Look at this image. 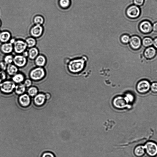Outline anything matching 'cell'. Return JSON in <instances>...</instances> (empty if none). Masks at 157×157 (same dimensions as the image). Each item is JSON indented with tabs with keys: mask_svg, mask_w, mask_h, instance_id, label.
Returning <instances> with one entry per match:
<instances>
[{
	"mask_svg": "<svg viewBox=\"0 0 157 157\" xmlns=\"http://www.w3.org/2000/svg\"><path fill=\"white\" fill-rule=\"evenodd\" d=\"M86 61V58H85L71 60L68 64L69 70L73 73H79L84 69Z\"/></svg>",
	"mask_w": 157,
	"mask_h": 157,
	"instance_id": "1",
	"label": "cell"
},
{
	"mask_svg": "<svg viewBox=\"0 0 157 157\" xmlns=\"http://www.w3.org/2000/svg\"><path fill=\"white\" fill-rule=\"evenodd\" d=\"M46 76V72L44 67H37L32 69L29 73L30 79L34 81L43 80Z\"/></svg>",
	"mask_w": 157,
	"mask_h": 157,
	"instance_id": "2",
	"label": "cell"
},
{
	"mask_svg": "<svg viewBox=\"0 0 157 157\" xmlns=\"http://www.w3.org/2000/svg\"><path fill=\"white\" fill-rule=\"evenodd\" d=\"M16 85L12 80H6L0 85V91L6 95L11 94L14 92Z\"/></svg>",
	"mask_w": 157,
	"mask_h": 157,
	"instance_id": "3",
	"label": "cell"
},
{
	"mask_svg": "<svg viewBox=\"0 0 157 157\" xmlns=\"http://www.w3.org/2000/svg\"><path fill=\"white\" fill-rule=\"evenodd\" d=\"M151 85L149 82L146 80H142L138 82L136 88L137 91L141 94L147 93L150 88Z\"/></svg>",
	"mask_w": 157,
	"mask_h": 157,
	"instance_id": "4",
	"label": "cell"
},
{
	"mask_svg": "<svg viewBox=\"0 0 157 157\" xmlns=\"http://www.w3.org/2000/svg\"><path fill=\"white\" fill-rule=\"evenodd\" d=\"M13 44L14 51L17 54L23 53L26 50L27 47V44L25 41L21 39L16 40Z\"/></svg>",
	"mask_w": 157,
	"mask_h": 157,
	"instance_id": "5",
	"label": "cell"
},
{
	"mask_svg": "<svg viewBox=\"0 0 157 157\" xmlns=\"http://www.w3.org/2000/svg\"><path fill=\"white\" fill-rule=\"evenodd\" d=\"M18 102L21 107L26 108L29 107L31 103V97L27 93H25L19 96Z\"/></svg>",
	"mask_w": 157,
	"mask_h": 157,
	"instance_id": "6",
	"label": "cell"
},
{
	"mask_svg": "<svg viewBox=\"0 0 157 157\" xmlns=\"http://www.w3.org/2000/svg\"><path fill=\"white\" fill-rule=\"evenodd\" d=\"M148 154L152 157L157 155V145L153 142H147L144 146Z\"/></svg>",
	"mask_w": 157,
	"mask_h": 157,
	"instance_id": "7",
	"label": "cell"
},
{
	"mask_svg": "<svg viewBox=\"0 0 157 157\" xmlns=\"http://www.w3.org/2000/svg\"><path fill=\"white\" fill-rule=\"evenodd\" d=\"M27 62L26 58L24 57L23 55H16L14 57L13 63L18 68L25 67Z\"/></svg>",
	"mask_w": 157,
	"mask_h": 157,
	"instance_id": "8",
	"label": "cell"
},
{
	"mask_svg": "<svg viewBox=\"0 0 157 157\" xmlns=\"http://www.w3.org/2000/svg\"><path fill=\"white\" fill-rule=\"evenodd\" d=\"M43 31V28L42 25H35L31 28L30 30V34L33 37L38 38L41 36Z\"/></svg>",
	"mask_w": 157,
	"mask_h": 157,
	"instance_id": "9",
	"label": "cell"
},
{
	"mask_svg": "<svg viewBox=\"0 0 157 157\" xmlns=\"http://www.w3.org/2000/svg\"><path fill=\"white\" fill-rule=\"evenodd\" d=\"M46 100L45 94L39 93L33 98V102L35 106L37 107L43 106L45 103Z\"/></svg>",
	"mask_w": 157,
	"mask_h": 157,
	"instance_id": "10",
	"label": "cell"
},
{
	"mask_svg": "<svg viewBox=\"0 0 157 157\" xmlns=\"http://www.w3.org/2000/svg\"><path fill=\"white\" fill-rule=\"evenodd\" d=\"M140 9L136 6H132L129 7L127 10V15L131 18H136L140 14Z\"/></svg>",
	"mask_w": 157,
	"mask_h": 157,
	"instance_id": "11",
	"label": "cell"
},
{
	"mask_svg": "<svg viewBox=\"0 0 157 157\" xmlns=\"http://www.w3.org/2000/svg\"><path fill=\"white\" fill-rule=\"evenodd\" d=\"M127 104L125 98L121 96L115 98L114 101L115 107L119 109L125 108L127 107Z\"/></svg>",
	"mask_w": 157,
	"mask_h": 157,
	"instance_id": "12",
	"label": "cell"
},
{
	"mask_svg": "<svg viewBox=\"0 0 157 157\" xmlns=\"http://www.w3.org/2000/svg\"><path fill=\"white\" fill-rule=\"evenodd\" d=\"M34 63L37 67H44L47 64V59L44 55L39 54L35 59Z\"/></svg>",
	"mask_w": 157,
	"mask_h": 157,
	"instance_id": "13",
	"label": "cell"
},
{
	"mask_svg": "<svg viewBox=\"0 0 157 157\" xmlns=\"http://www.w3.org/2000/svg\"><path fill=\"white\" fill-rule=\"evenodd\" d=\"M18 69L14 64H9L7 66L5 72L7 75L12 77L18 72Z\"/></svg>",
	"mask_w": 157,
	"mask_h": 157,
	"instance_id": "14",
	"label": "cell"
},
{
	"mask_svg": "<svg viewBox=\"0 0 157 157\" xmlns=\"http://www.w3.org/2000/svg\"><path fill=\"white\" fill-rule=\"evenodd\" d=\"M130 42L131 47L135 49L139 48L141 45L140 38L137 36L132 37L130 39Z\"/></svg>",
	"mask_w": 157,
	"mask_h": 157,
	"instance_id": "15",
	"label": "cell"
},
{
	"mask_svg": "<svg viewBox=\"0 0 157 157\" xmlns=\"http://www.w3.org/2000/svg\"><path fill=\"white\" fill-rule=\"evenodd\" d=\"M152 28V26L149 21H143L140 25V30L144 33H148L150 32L151 31Z\"/></svg>",
	"mask_w": 157,
	"mask_h": 157,
	"instance_id": "16",
	"label": "cell"
},
{
	"mask_svg": "<svg viewBox=\"0 0 157 157\" xmlns=\"http://www.w3.org/2000/svg\"><path fill=\"white\" fill-rule=\"evenodd\" d=\"M2 52L4 54H9L12 52L14 50L13 44L10 42L5 43L1 46Z\"/></svg>",
	"mask_w": 157,
	"mask_h": 157,
	"instance_id": "17",
	"label": "cell"
},
{
	"mask_svg": "<svg viewBox=\"0 0 157 157\" xmlns=\"http://www.w3.org/2000/svg\"><path fill=\"white\" fill-rule=\"evenodd\" d=\"M12 77V80L16 84L23 83L25 79L23 74L18 72Z\"/></svg>",
	"mask_w": 157,
	"mask_h": 157,
	"instance_id": "18",
	"label": "cell"
},
{
	"mask_svg": "<svg viewBox=\"0 0 157 157\" xmlns=\"http://www.w3.org/2000/svg\"><path fill=\"white\" fill-rule=\"evenodd\" d=\"M26 88L23 83L16 84L14 92L16 94L20 96L26 93Z\"/></svg>",
	"mask_w": 157,
	"mask_h": 157,
	"instance_id": "19",
	"label": "cell"
},
{
	"mask_svg": "<svg viewBox=\"0 0 157 157\" xmlns=\"http://www.w3.org/2000/svg\"><path fill=\"white\" fill-rule=\"evenodd\" d=\"M28 57L27 58L31 60H34L39 55L38 49L36 47L30 48L28 50Z\"/></svg>",
	"mask_w": 157,
	"mask_h": 157,
	"instance_id": "20",
	"label": "cell"
},
{
	"mask_svg": "<svg viewBox=\"0 0 157 157\" xmlns=\"http://www.w3.org/2000/svg\"><path fill=\"white\" fill-rule=\"evenodd\" d=\"M11 38V34L7 31H4L0 33V41L2 43L7 42Z\"/></svg>",
	"mask_w": 157,
	"mask_h": 157,
	"instance_id": "21",
	"label": "cell"
},
{
	"mask_svg": "<svg viewBox=\"0 0 157 157\" xmlns=\"http://www.w3.org/2000/svg\"><path fill=\"white\" fill-rule=\"evenodd\" d=\"M156 53V51L154 48L153 47H149L145 51V56L148 59H152L155 56Z\"/></svg>",
	"mask_w": 157,
	"mask_h": 157,
	"instance_id": "22",
	"label": "cell"
},
{
	"mask_svg": "<svg viewBox=\"0 0 157 157\" xmlns=\"http://www.w3.org/2000/svg\"><path fill=\"white\" fill-rule=\"evenodd\" d=\"M39 93V89L34 86H31L28 88L27 90V94L31 98H34Z\"/></svg>",
	"mask_w": 157,
	"mask_h": 157,
	"instance_id": "23",
	"label": "cell"
},
{
	"mask_svg": "<svg viewBox=\"0 0 157 157\" xmlns=\"http://www.w3.org/2000/svg\"><path fill=\"white\" fill-rule=\"evenodd\" d=\"M144 146L139 145L137 147L135 148L134 153L135 155L138 157L142 156L145 153Z\"/></svg>",
	"mask_w": 157,
	"mask_h": 157,
	"instance_id": "24",
	"label": "cell"
},
{
	"mask_svg": "<svg viewBox=\"0 0 157 157\" xmlns=\"http://www.w3.org/2000/svg\"><path fill=\"white\" fill-rule=\"evenodd\" d=\"M27 44V47L30 48L35 47L36 44L35 39L30 37L27 38L25 40Z\"/></svg>",
	"mask_w": 157,
	"mask_h": 157,
	"instance_id": "25",
	"label": "cell"
},
{
	"mask_svg": "<svg viewBox=\"0 0 157 157\" xmlns=\"http://www.w3.org/2000/svg\"><path fill=\"white\" fill-rule=\"evenodd\" d=\"M33 21L35 25H41L43 24L44 20L43 17L41 15H34V16L33 18Z\"/></svg>",
	"mask_w": 157,
	"mask_h": 157,
	"instance_id": "26",
	"label": "cell"
},
{
	"mask_svg": "<svg viewBox=\"0 0 157 157\" xmlns=\"http://www.w3.org/2000/svg\"><path fill=\"white\" fill-rule=\"evenodd\" d=\"M70 0H60L59 1V5L62 9H67L70 7Z\"/></svg>",
	"mask_w": 157,
	"mask_h": 157,
	"instance_id": "27",
	"label": "cell"
},
{
	"mask_svg": "<svg viewBox=\"0 0 157 157\" xmlns=\"http://www.w3.org/2000/svg\"><path fill=\"white\" fill-rule=\"evenodd\" d=\"M14 57L12 55H6L4 58V61L7 64H10L13 63Z\"/></svg>",
	"mask_w": 157,
	"mask_h": 157,
	"instance_id": "28",
	"label": "cell"
},
{
	"mask_svg": "<svg viewBox=\"0 0 157 157\" xmlns=\"http://www.w3.org/2000/svg\"><path fill=\"white\" fill-rule=\"evenodd\" d=\"M143 45L145 47H148L153 44V40L150 38H146L144 39L142 41Z\"/></svg>",
	"mask_w": 157,
	"mask_h": 157,
	"instance_id": "29",
	"label": "cell"
},
{
	"mask_svg": "<svg viewBox=\"0 0 157 157\" xmlns=\"http://www.w3.org/2000/svg\"><path fill=\"white\" fill-rule=\"evenodd\" d=\"M7 75L5 71H0V85L6 80Z\"/></svg>",
	"mask_w": 157,
	"mask_h": 157,
	"instance_id": "30",
	"label": "cell"
},
{
	"mask_svg": "<svg viewBox=\"0 0 157 157\" xmlns=\"http://www.w3.org/2000/svg\"><path fill=\"white\" fill-rule=\"evenodd\" d=\"M23 83L26 88H29L32 86V80L30 78L25 79Z\"/></svg>",
	"mask_w": 157,
	"mask_h": 157,
	"instance_id": "31",
	"label": "cell"
},
{
	"mask_svg": "<svg viewBox=\"0 0 157 157\" xmlns=\"http://www.w3.org/2000/svg\"><path fill=\"white\" fill-rule=\"evenodd\" d=\"M127 103H132L134 100V96L131 94H127L125 98Z\"/></svg>",
	"mask_w": 157,
	"mask_h": 157,
	"instance_id": "32",
	"label": "cell"
},
{
	"mask_svg": "<svg viewBox=\"0 0 157 157\" xmlns=\"http://www.w3.org/2000/svg\"><path fill=\"white\" fill-rule=\"evenodd\" d=\"M130 38L129 36L127 35L122 36L121 38V41L124 43H127L130 41Z\"/></svg>",
	"mask_w": 157,
	"mask_h": 157,
	"instance_id": "33",
	"label": "cell"
},
{
	"mask_svg": "<svg viewBox=\"0 0 157 157\" xmlns=\"http://www.w3.org/2000/svg\"><path fill=\"white\" fill-rule=\"evenodd\" d=\"M150 89L153 93H157V82L153 83L151 85Z\"/></svg>",
	"mask_w": 157,
	"mask_h": 157,
	"instance_id": "34",
	"label": "cell"
},
{
	"mask_svg": "<svg viewBox=\"0 0 157 157\" xmlns=\"http://www.w3.org/2000/svg\"><path fill=\"white\" fill-rule=\"evenodd\" d=\"M7 66L4 61L0 62V71H6Z\"/></svg>",
	"mask_w": 157,
	"mask_h": 157,
	"instance_id": "35",
	"label": "cell"
},
{
	"mask_svg": "<svg viewBox=\"0 0 157 157\" xmlns=\"http://www.w3.org/2000/svg\"><path fill=\"white\" fill-rule=\"evenodd\" d=\"M41 157H55V156L52 152H46L43 153Z\"/></svg>",
	"mask_w": 157,
	"mask_h": 157,
	"instance_id": "36",
	"label": "cell"
},
{
	"mask_svg": "<svg viewBox=\"0 0 157 157\" xmlns=\"http://www.w3.org/2000/svg\"><path fill=\"white\" fill-rule=\"evenodd\" d=\"M144 0H134V4L138 6H140L142 4Z\"/></svg>",
	"mask_w": 157,
	"mask_h": 157,
	"instance_id": "37",
	"label": "cell"
},
{
	"mask_svg": "<svg viewBox=\"0 0 157 157\" xmlns=\"http://www.w3.org/2000/svg\"><path fill=\"white\" fill-rule=\"evenodd\" d=\"M45 98L47 100H49L51 98V95L48 92L45 94Z\"/></svg>",
	"mask_w": 157,
	"mask_h": 157,
	"instance_id": "38",
	"label": "cell"
},
{
	"mask_svg": "<svg viewBox=\"0 0 157 157\" xmlns=\"http://www.w3.org/2000/svg\"><path fill=\"white\" fill-rule=\"evenodd\" d=\"M23 55L25 57L27 58L28 57L29 54L28 51L25 50L23 53Z\"/></svg>",
	"mask_w": 157,
	"mask_h": 157,
	"instance_id": "39",
	"label": "cell"
},
{
	"mask_svg": "<svg viewBox=\"0 0 157 157\" xmlns=\"http://www.w3.org/2000/svg\"><path fill=\"white\" fill-rule=\"evenodd\" d=\"M153 29L154 31H157V23L154 24L153 26Z\"/></svg>",
	"mask_w": 157,
	"mask_h": 157,
	"instance_id": "40",
	"label": "cell"
},
{
	"mask_svg": "<svg viewBox=\"0 0 157 157\" xmlns=\"http://www.w3.org/2000/svg\"><path fill=\"white\" fill-rule=\"evenodd\" d=\"M153 44L154 47L157 48V38L155 39L153 41Z\"/></svg>",
	"mask_w": 157,
	"mask_h": 157,
	"instance_id": "41",
	"label": "cell"
},
{
	"mask_svg": "<svg viewBox=\"0 0 157 157\" xmlns=\"http://www.w3.org/2000/svg\"><path fill=\"white\" fill-rule=\"evenodd\" d=\"M1 21H0V27L1 26Z\"/></svg>",
	"mask_w": 157,
	"mask_h": 157,
	"instance_id": "42",
	"label": "cell"
},
{
	"mask_svg": "<svg viewBox=\"0 0 157 157\" xmlns=\"http://www.w3.org/2000/svg\"><path fill=\"white\" fill-rule=\"evenodd\" d=\"M1 33V31H0V33Z\"/></svg>",
	"mask_w": 157,
	"mask_h": 157,
	"instance_id": "43",
	"label": "cell"
}]
</instances>
